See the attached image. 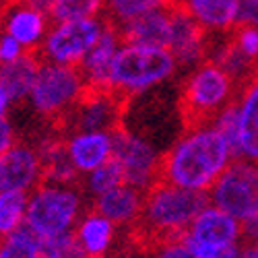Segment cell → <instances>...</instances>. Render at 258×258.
Here are the masks:
<instances>
[{
    "label": "cell",
    "instance_id": "21",
    "mask_svg": "<svg viewBox=\"0 0 258 258\" xmlns=\"http://www.w3.org/2000/svg\"><path fill=\"white\" fill-rule=\"evenodd\" d=\"M39 67H41V58L37 52H25L15 62L0 64V85L7 89L13 103L29 99Z\"/></svg>",
    "mask_w": 258,
    "mask_h": 258
},
{
    "label": "cell",
    "instance_id": "25",
    "mask_svg": "<svg viewBox=\"0 0 258 258\" xmlns=\"http://www.w3.org/2000/svg\"><path fill=\"white\" fill-rule=\"evenodd\" d=\"M29 192H0V238L25 225Z\"/></svg>",
    "mask_w": 258,
    "mask_h": 258
},
{
    "label": "cell",
    "instance_id": "8",
    "mask_svg": "<svg viewBox=\"0 0 258 258\" xmlns=\"http://www.w3.org/2000/svg\"><path fill=\"white\" fill-rule=\"evenodd\" d=\"M105 23L107 21L101 17L52 23L37 54L44 62L79 67L85 56L91 52V48L97 44V39L105 29Z\"/></svg>",
    "mask_w": 258,
    "mask_h": 258
},
{
    "label": "cell",
    "instance_id": "29",
    "mask_svg": "<svg viewBox=\"0 0 258 258\" xmlns=\"http://www.w3.org/2000/svg\"><path fill=\"white\" fill-rule=\"evenodd\" d=\"M41 256L44 258H89L81 248L75 231H67L54 238L41 240Z\"/></svg>",
    "mask_w": 258,
    "mask_h": 258
},
{
    "label": "cell",
    "instance_id": "11",
    "mask_svg": "<svg viewBox=\"0 0 258 258\" xmlns=\"http://www.w3.org/2000/svg\"><path fill=\"white\" fill-rule=\"evenodd\" d=\"M112 137H114V159L120 163L124 171L126 184H131L143 192L157 184L161 169V155L155 153L153 145H149L145 139L128 133L122 126L112 131Z\"/></svg>",
    "mask_w": 258,
    "mask_h": 258
},
{
    "label": "cell",
    "instance_id": "20",
    "mask_svg": "<svg viewBox=\"0 0 258 258\" xmlns=\"http://www.w3.org/2000/svg\"><path fill=\"white\" fill-rule=\"evenodd\" d=\"M235 103L240 114V159L258 163V77L240 89Z\"/></svg>",
    "mask_w": 258,
    "mask_h": 258
},
{
    "label": "cell",
    "instance_id": "4",
    "mask_svg": "<svg viewBox=\"0 0 258 258\" xmlns=\"http://www.w3.org/2000/svg\"><path fill=\"white\" fill-rule=\"evenodd\" d=\"M178 71V60L167 48L122 44L110 73V89L126 101L157 87Z\"/></svg>",
    "mask_w": 258,
    "mask_h": 258
},
{
    "label": "cell",
    "instance_id": "39",
    "mask_svg": "<svg viewBox=\"0 0 258 258\" xmlns=\"http://www.w3.org/2000/svg\"><path fill=\"white\" fill-rule=\"evenodd\" d=\"M21 3V0H0V13H7L11 7H15V5H19Z\"/></svg>",
    "mask_w": 258,
    "mask_h": 258
},
{
    "label": "cell",
    "instance_id": "13",
    "mask_svg": "<svg viewBox=\"0 0 258 258\" xmlns=\"http://www.w3.org/2000/svg\"><path fill=\"white\" fill-rule=\"evenodd\" d=\"M39 182L44 167L37 149L17 143L0 155V192H31Z\"/></svg>",
    "mask_w": 258,
    "mask_h": 258
},
{
    "label": "cell",
    "instance_id": "10",
    "mask_svg": "<svg viewBox=\"0 0 258 258\" xmlns=\"http://www.w3.org/2000/svg\"><path fill=\"white\" fill-rule=\"evenodd\" d=\"M124 101L126 99L112 89H87L73 110L60 120L73 133H112L122 126Z\"/></svg>",
    "mask_w": 258,
    "mask_h": 258
},
{
    "label": "cell",
    "instance_id": "30",
    "mask_svg": "<svg viewBox=\"0 0 258 258\" xmlns=\"http://www.w3.org/2000/svg\"><path fill=\"white\" fill-rule=\"evenodd\" d=\"M217 131L221 133V137L227 141V145L231 147V151L235 155V159H240V114H238V103L231 101L225 110H221L215 120L211 122Z\"/></svg>",
    "mask_w": 258,
    "mask_h": 258
},
{
    "label": "cell",
    "instance_id": "6",
    "mask_svg": "<svg viewBox=\"0 0 258 258\" xmlns=\"http://www.w3.org/2000/svg\"><path fill=\"white\" fill-rule=\"evenodd\" d=\"M182 240L197 258H240L246 242L242 221L211 203L195 217Z\"/></svg>",
    "mask_w": 258,
    "mask_h": 258
},
{
    "label": "cell",
    "instance_id": "16",
    "mask_svg": "<svg viewBox=\"0 0 258 258\" xmlns=\"http://www.w3.org/2000/svg\"><path fill=\"white\" fill-rule=\"evenodd\" d=\"M67 141V151L75 169L83 176L97 169L114 157V137L112 133H73Z\"/></svg>",
    "mask_w": 258,
    "mask_h": 258
},
{
    "label": "cell",
    "instance_id": "33",
    "mask_svg": "<svg viewBox=\"0 0 258 258\" xmlns=\"http://www.w3.org/2000/svg\"><path fill=\"white\" fill-rule=\"evenodd\" d=\"M27 50L19 44V41L7 33L0 35V64H9L15 62L17 58H21Z\"/></svg>",
    "mask_w": 258,
    "mask_h": 258
},
{
    "label": "cell",
    "instance_id": "9",
    "mask_svg": "<svg viewBox=\"0 0 258 258\" xmlns=\"http://www.w3.org/2000/svg\"><path fill=\"white\" fill-rule=\"evenodd\" d=\"M209 203L240 221L248 219L258 209V163L233 159L209 190Z\"/></svg>",
    "mask_w": 258,
    "mask_h": 258
},
{
    "label": "cell",
    "instance_id": "27",
    "mask_svg": "<svg viewBox=\"0 0 258 258\" xmlns=\"http://www.w3.org/2000/svg\"><path fill=\"white\" fill-rule=\"evenodd\" d=\"M0 258H44L41 256V238L27 225L0 238Z\"/></svg>",
    "mask_w": 258,
    "mask_h": 258
},
{
    "label": "cell",
    "instance_id": "35",
    "mask_svg": "<svg viewBox=\"0 0 258 258\" xmlns=\"http://www.w3.org/2000/svg\"><path fill=\"white\" fill-rule=\"evenodd\" d=\"M242 227H244V238L246 240H258V209L250 215L248 219L242 221Z\"/></svg>",
    "mask_w": 258,
    "mask_h": 258
},
{
    "label": "cell",
    "instance_id": "15",
    "mask_svg": "<svg viewBox=\"0 0 258 258\" xmlns=\"http://www.w3.org/2000/svg\"><path fill=\"white\" fill-rule=\"evenodd\" d=\"M52 27V19L23 3L11 7L3 19V33L15 37L27 52H39Z\"/></svg>",
    "mask_w": 258,
    "mask_h": 258
},
{
    "label": "cell",
    "instance_id": "7",
    "mask_svg": "<svg viewBox=\"0 0 258 258\" xmlns=\"http://www.w3.org/2000/svg\"><path fill=\"white\" fill-rule=\"evenodd\" d=\"M85 91H87V81L79 67H64V64L41 60L29 101L37 114L60 120L73 110V105L83 97Z\"/></svg>",
    "mask_w": 258,
    "mask_h": 258
},
{
    "label": "cell",
    "instance_id": "22",
    "mask_svg": "<svg viewBox=\"0 0 258 258\" xmlns=\"http://www.w3.org/2000/svg\"><path fill=\"white\" fill-rule=\"evenodd\" d=\"M240 0H186L184 9L209 33H229L235 29Z\"/></svg>",
    "mask_w": 258,
    "mask_h": 258
},
{
    "label": "cell",
    "instance_id": "12",
    "mask_svg": "<svg viewBox=\"0 0 258 258\" xmlns=\"http://www.w3.org/2000/svg\"><path fill=\"white\" fill-rule=\"evenodd\" d=\"M211 33L184 7H171V39L169 52L178 60V67H199L207 60Z\"/></svg>",
    "mask_w": 258,
    "mask_h": 258
},
{
    "label": "cell",
    "instance_id": "28",
    "mask_svg": "<svg viewBox=\"0 0 258 258\" xmlns=\"http://www.w3.org/2000/svg\"><path fill=\"white\" fill-rule=\"evenodd\" d=\"M103 7H105V0H54L50 19L52 23L95 19V17H101Z\"/></svg>",
    "mask_w": 258,
    "mask_h": 258
},
{
    "label": "cell",
    "instance_id": "31",
    "mask_svg": "<svg viewBox=\"0 0 258 258\" xmlns=\"http://www.w3.org/2000/svg\"><path fill=\"white\" fill-rule=\"evenodd\" d=\"M141 258H197L182 238L141 242Z\"/></svg>",
    "mask_w": 258,
    "mask_h": 258
},
{
    "label": "cell",
    "instance_id": "26",
    "mask_svg": "<svg viewBox=\"0 0 258 258\" xmlns=\"http://www.w3.org/2000/svg\"><path fill=\"white\" fill-rule=\"evenodd\" d=\"M81 180H83L81 186H83V190H85V195H89L93 201H95L97 197L105 195V192L118 188L120 184H126L124 171H122L120 163H118L114 157L107 161V163L99 165L97 169L89 171V174L83 176Z\"/></svg>",
    "mask_w": 258,
    "mask_h": 258
},
{
    "label": "cell",
    "instance_id": "40",
    "mask_svg": "<svg viewBox=\"0 0 258 258\" xmlns=\"http://www.w3.org/2000/svg\"><path fill=\"white\" fill-rule=\"evenodd\" d=\"M171 5H176V7H184V5H186V0H171Z\"/></svg>",
    "mask_w": 258,
    "mask_h": 258
},
{
    "label": "cell",
    "instance_id": "37",
    "mask_svg": "<svg viewBox=\"0 0 258 258\" xmlns=\"http://www.w3.org/2000/svg\"><path fill=\"white\" fill-rule=\"evenodd\" d=\"M240 258H258V240H246Z\"/></svg>",
    "mask_w": 258,
    "mask_h": 258
},
{
    "label": "cell",
    "instance_id": "18",
    "mask_svg": "<svg viewBox=\"0 0 258 258\" xmlns=\"http://www.w3.org/2000/svg\"><path fill=\"white\" fill-rule=\"evenodd\" d=\"M145 203V192L131 186V184H120L118 188L105 192L93 201V209L105 215L110 221L116 225L135 227L141 219Z\"/></svg>",
    "mask_w": 258,
    "mask_h": 258
},
{
    "label": "cell",
    "instance_id": "19",
    "mask_svg": "<svg viewBox=\"0 0 258 258\" xmlns=\"http://www.w3.org/2000/svg\"><path fill=\"white\" fill-rule=\"evenodd\" d=\"M116 223L110 221L95 209H89L83 213L77 227L73 229L81 248L89 258H105L110 254L114 240H116Z\"/></svg>",
    "mask_w": 258,
    "mask_h": 258
},
{
    "label": "cell",
    "instance_id": "38",
    "mask_svg": "<svg viewBox=\"0 0 258 258\" xmlns=\"http://www.w3.org/2000/svg\"><path fill=\"white\" fill-rule=\"evenodd\" d=\"M11 105H13V101H11L9 93H7V89L0 85V116H7L9 110H11Z\"/></svg>",
    "mask_w": 258,
    "mask_h": 258
},
{
    "label": "cell",
    "instance_id": "34",
    "mask_svg": "<svg viewBox=\"0 0 258 258\" xmlns=\"http://www.w3.org/2000/svg\"><path fill=\"white\" fill-rule=\"evenodd\" d=\"M15 145H17V135L11 120L7 116H0V155L7 153Z\"/></svg>",
    "mask_w": 258,
    "mask_h": 258
},
{
    "label": "cell",
    "instance_id": "32",
    "mask_svg": "<svg viewBox=\"0 0 258 258\" xmlns=\"http://www.w3.org/2000/svg\"><path fill=\"white\" fill-rule=\"evenodd\" d=\"M231 39L233 44L240 48L242 54H246L250 60L258 62V27L250 25H240L231 29Z\"/></svg>",
    "mask_w": 258,
    "mask_h": 258
},
{
    "label": "cell",
    "instance_id": "23",
    "mask_svg": "<svg viewBox=\"0 0 258 258\" xmlns=\"http://www.w3.org/2000/svg\"><path fill=\"white\" fill-rule=\"evenodd\" d=\"M44 167V180L58 184H79L81 174L75 169L64 139H50L37 149Z\"/></svg>",
    "mask_w": 258,
    "mask_h": 258
},
{
    "label": "cell",
    "instance_id": "2",
    "mask_svg": "<svg viewBox=\"0 0 258 258\" xmlns=\"http://www.w3.org/2000/svg\"><path fill=\"white\" fill-rule=\"evenodd\" d=\"M209 205V195L159 180L145 192L143 213L137 225L141 242L182 238L197 215Z\"/></svg>",
    "mask_w": 258,
    "mask_h": 258
},
{
    "label": "cell",
    "instance_id": "36",
    "mask_svg": "<svg viewBox=\"0 0 258 258\" xmlns=\"http://www.w3.org/2000/svg\"><path fill=\"white\" fill-rule=\"evenodd\" d=\"M21 3L31 7V9H35V11H39V13L48 15V17H50L52 7H54V0H21Z\"/></svg>",
    "mask_w": 258,
    "mask_h": 258
},
{
    "label": "cell",
    "instance_id": "1",
    "mask_svg": "<svg viewBox=\"0 0 258 258\" xmlns=\"http://www.w3.org/2000/svg\"><path fill=\"white\" fill-rule=\"evenodd\" d=\"M233 159L231 147L213 124L186 128L161 155L159 180L209 195Z\"/></svg>",
    "mask_w": 258,
    "mask_h": 258
},
{
    "label": "cell",
    "instance_id": "17",
    "mask_svg": "<svg viewBox=\"0 0 258 258\" xmlns=\"http://www.w3.org/2000/svg\"><path fill=\"white\" fill-rule=\"evenodd\" d=\"M174 7V5H171ZM171 7L155 9L120 29L124 44H141V46H157L169 50L171 39Z\"/></svg>",
    "mask_w": 258,
    "mask_h": 258
},
{
    "label": "cell",
    "instance_id": "14",
    "mask_svg": "<svg viewBox=\"0 0 258 258\" xmlns=\"http://www.w3.org/2000/svg\"><path fill=\"white\" fill-rule=\"evenodd\" d=\"M122 44L124 41H122L120 29L112 23V21H107L101 37L97 39V44L91 48V52L87 56H85V60L79 64L85 81H87V89H110L112 64H114L116 54H118Z\"/></svg>",
    "mask_w": 258,
    "mask_h": 258
},
{
    "label": "cell",
    "instance_id": "24",
    "mask_svg": "<svg viewBox=\"0 0 258 258\" xmlns=\"http://www.w3.org/2000/svg\"><path fill=\"white\" fill-rule=\"evenodd\" d=\"M171 7V0H105V19L116 27H122L131 21L151 13L155 9Z\"/></svg>",
    "mask_w": 258,
    "mask_h": 258
},
{
    "label": "cell",
    "instance_id": "5",
    "mask_svg": "<svg viewBox=\"0 0 258 258\" xmlns=\"http://www.w3.org/2000/svg\"><path fill=\"white\" fill-rule=\"evenodd\" d=\"M85 211V190L81 184L44 180L29 192L25 225L46 240L73 231Z\"/></svg>",
    "mask_w": 258,
    "mask_h": 258
},
{
    "label": "cell",
    "instance_id": "3",
    "mask_svg": "<svg viewBox=\"0 0 258 258\" xmlns=\"http://www.w3.org/2000/svg\"><path fill=\"white\" fill-rule=\"evenodd\" d=\"M240 87L235 81L211 60L195 67L180 91V116L186 128L211 124L221 110L235 101Z\"/></svg>",
    "mask_w": 258,
    "mask_h": 258
}]
</instances>
